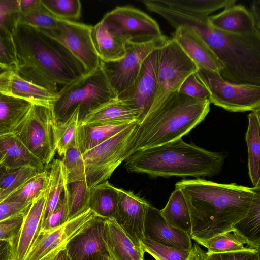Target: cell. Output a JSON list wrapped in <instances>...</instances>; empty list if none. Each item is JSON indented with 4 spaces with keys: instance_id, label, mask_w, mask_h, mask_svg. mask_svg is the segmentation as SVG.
Wrapping results in <instances>:
<instances>
[{
    "instance_id": "7",
    "label": "cell",
    "mask_w": 260,
    "mask_h": 260,
    "mask_svg": "<svg viewBox=\"0 0 260 260\" xmlns=\"http://www.w3.org/2000/svg\"><path fill=\"white\" fill-rule=\"evenodd\" d=\"M56 124L52 107L34 104L13 133L45 166L56 151Z\"/></svg>"
},
{
    "instance_id": "54",
    "label": "cell",
    "mask_w": 260,
    "mask_h": 260,
    "mask_svg": "<svg viewBox=\"0 0 260 260\" xmlns=\"http://www.w3.org/2000/svg\"><path fill=\"white\" fill-rule=\"evenodd\" d=\"M255 249L257 253V259L260 260V247H256L254 248Z\"/></svg>"
},
{
    "instance_id": "9",
    "label": "cell",
    "mask_w": 260,
    "mask_h": 260,
    "mask_svg": "<svg viewBox=\"0 0 260 260\" xmlns=\"http://www.w3.org/2000/svg\"><path fill=\"white\" fill-rule=\"evenodd\" d=\"M196 75L209 91L211 103L233 112L260 108V86L232 83L219 72L203 68H198Z\"/></svg>"
},
{
    "instance_id": "44",
    "label": "cell",
    "mask_w": 260,
    "mask_h": 260,
    "mask_svg": "<svg viewBox=\"0 0 260 260\" xmlns=\"http://www.w3.org/2000/svg\"><path fill=\"white\" fill-rule=\"evenodd\" d=\"M17 59L12 35L0 32V70L16 71Z\"/></svg>"
},
{
    "instance_id": "38",
    "label": "cell",
    "mask_w": 260,
    "mask_h": 260,
    "mask_svg": "<svg viewBox=\"0 0 260 260\" xmlns=\"http://www.w3.org/2000/svg\"><path fill=\"white\" fill-rule=\"evenodd\" d=\"M49 178V171L46 169L39 172L6 200L25 203L32 202L47 188Z\"/></svg>"
},
{
    "instance_id": "33",
    "label": "cell",
    "mask_w": 260,
    "mask_h": 260,
    "mask_svg": "<svg viewBox=\"0 0 260 260\" xmlns=\"http://www.w3.org/2000/svg\"><path fill=\"white\" fill-rule=\"evenodd\" d=\"M159 5L182 13L209 16L221 8L235 5L236 0H154Z\"/></svg>"
},
{
    "instance_id": "25",
    "label": "cell",
    "mask_w": 260,
    "mask_h": 260,
    "mask_svg": "<svg viewBox=\"0 0 260 260\" xmlns=\"http://www.w3.org/2000/svg\"><path fill=\"white\" fill-rule=\"evenodd\" d=\"M91 37L102 61H116L126 54V42L110 29L102 20L92 26Z\"/></svg>"
},
{
    "instance_id": "3",
    "label": "cell",
    "mask_w": 260,
    "mask_h": 260,
    "mask_svg": "<svg viewBox=\"0 0 260 260\" xmlns=\"http://www.w3.org/2000/svg\"><path fill=\"white\" fill-rule=\"evenodd\" d=\"M209 99L191 97L178 91L172 92L150 109L138 124L126 152H135L182 138L202 122L210 110Z\"/></svg>"
},
{
    "instance_id": "37",
    "label": "cell",
    "mask_w": 260,
    "mask_h": 260,
    "mask_svg": "<svg viewBox=\"0 0 260 260\" xmlns=\"http://www.w3.org/2000/svg\"><path fill=\"white\" fill-rule=\"evenodd\" d=\"M62 160L67 170L68 185L85 183V166L82 154L79 148L77 137L70 146Z\"/></svg>"
},
{
    "instance_id": "30",
    "label": "cell",
    "mask_w": 260,
    "mask_h": 260,
    "mask_svg": "<svg viewBox=\"0 0 260 260\" xmlns=\"http://www.w3.org/2000/svg\"><path fill=\"white\" fill-rule=\"evenodd\" d=\"M47 199L41 228L49 216L56 210L64 190L68 185L67 172L62 160L59 159L53 160L50 166Z\"/></svg>"
},
{
    "instance_id": "20",
    "label": "cell",
    "mask_w": 260,
    "mask_h": 260,
    "mask_svg": "<svg viewBox=\"0 0 260 260\" xmlns=\"http://www.w3.org/2000/svg\"><path fill=\"white\" fill-rule=\"evenodd\" d=\"M0 93L50 107H52L58 96V94L23 79L15 72L3 70H0Z\"/></svg>"
},
{
    "instance_id": "24",
    "label": "cell",
    "mask_w": 260,
    "mask_h": 260,
    "mask_svg": "<svg viewBox=\"0 0 260 260\" xmlns=\"http://www.w3.org/2000/svg\"><path fill=\"white\" fill-rule=\"evenodd\" d=\"M105 241L113 260H144L145 251L136 245L115 218L105 219Z\"/></svg>"
},
{
    "instance_id": "4",
    "label": "cell",
    "mask_w": 260,
    "mask_h": 260,
    "mask_svg": "<svg viewBox=\"0 0 260 260\" xmlns=\"http://www.w3.org/2000/svg\"><path fill=\"white\" fill-rule=\"evenodd\" d=\"M225 156L207 150L182 138L157 146L139 150L129 155L124 167L129 173L151 177H213L222 169Z\"/></svg>"
},
{
    "instance_id": "45",
    "label": "cell",
    "mask_w": 260,
    "mask_h": 260,
    "mask_svg": "<svg viewBox=\"0 0 260 260\" xmlns=\"http://www.w3.org/2000/svg\"><path fill=\"white\" fill-rule=\"evenodd\" d=\"M30 206L20 213L0 221V240L11 243L18 234Z\"/></svg>"
},
{
    "instance_id": "51",
    "label": "cell",
    "mask_w": 260,
    "mask_h": 260,
    "mask_svg": "<svg viewBox=\"0 0 260 260\" xmlns=\"http://www.w3.org/2000/svg\"><path fill=\"white\" fill-rule=\"evenodd\" d=\"M41 2V0H19L20 12L26 11Z\"/></svg>"
},
{
    "instance_id": "50",
    "label": "cell",
    "mask_w": 260,
    "mask_h": 260,
    "mask_svg": "<svg viewBox=\"0 0 260 260\" xmlns=\"http://www.w3.org/2000/svg\"><path fill=\"white\" fill-rule=\"evenodd\" d=\"M250 11L254 16L256 28L260 31V0H255L251 3Z\"/></svg>"
},
{
    "instance_id": "29",
    "label": "cell",
    "mask_w": 260,
    "mask_h": 260,
    "mask_svg": "<svg viewBox=\"0 0 260 260\" xmlns=\"http://www.w3.org/2000/svg\"><path fill=\"white\" fill-rule=\"evenodd\" d=\"M253 197L246 215L233 226V231L243 237L248 247H260V183L251 187Z\"/></svg>"
},
{
    "instance_id": "55",
    "label": "cell",
    "mask_w": 260,
    "mask_h": 260,
    "mask_svg": "<svg viewBox=\"0 0 260 260\" xmlns=\"http://www.w3.org/2000/svg\"><path fill=\"white\" fill-rule=\"evenodd\" d=\"M109 260H113L112 259H109Z\"/></svg>"
},
{
    "instance_id": "14",
    "label": "cell",
    "mask_w": 260,
    "mask_h": 260,
    "mask_svg": "<svg viewBox=\"0 0 260 260\" xmlns=\"http://www.w3.org/2000/svg\"><path fill=\"white\" fill-rule=\"evenodd\" d=\"M53 29H38L58 40L84 65L87 73L96 69L101 63L93 45L91 30L92 26L57 18Z\"/></svg>"
},
{
    "instance_id": "11",
    "label": "cell",
    "mask_w": 260,
    "mask_h": 260,
    "mask_svg": "<svg viewBox=\"0 0 260 260\" xmlns=\"http://www.w3.org/2000/svg\"><path fill=\"white\" fill-rule=\"evenodd\" d=\"M169 39L164 35L143 43H126V54L121 59L101 63L116 97L129 87L137 77L146 57L162 47Z\"/></svg>"
},
{
    "instance_id": "36",
    "label": "cell",
    "mask_w": 260,
    "mask_h": 260,
    "mask_svg": "<svg viewBox=\"0 0 260 260\" xmlns=\"http://www.w3.org/2000/svg\"><path fill=\"white\" fill-rule=\"evenodd\" d=\"M0 202L6 200L40 172L29 167L13 169L0 168Z\"/></svg>"
},
{
    "instance_id": "12",
    "label": "cell",
    "mask_w": 260,
    "mask_h": 260,
    "mask_svg": "<svg viewBox=\"0 0 260 260\" xmlns=\"http://www.w3.org/2000/svg\"><path fill=\"white\" fill-rule=\"evenodd\" d=\"M102 20L126 42L147 43L164 36L156 21L132 6L117 7L105 15Z\"/></svg>"
},
{
    "instance_id": "2",
    "label": "cell",
    "mask_w": 260,
    "mask_h": 260,
    "mask_svg": "<svg viewBox=\"0 0 260 260\" xmlns=\"http://www.w3.org/2000/svg\"><path fill=\"white\" fill-rule=\"evenodd\" d=\"M12 37L17 59L16 73L54 94L87 73L66 47L36 28L17 23Z\"/></svg>"
},
{
    "instance_id": "21",
    "label": "cell",
    "mask_w": 260,
    "mask_h": 260,
    "mask_svg": "<svg viewBox=\"0 0 260 260\" xmlns=\"http://www.w3.org/2000/svg\"><path fill=\"white\" fill-rule=\"evenodd\" d=\"M174 39L198 68H203L219 72L223 66L209 45L196 32L185 26L175 28Z\"/></svg>"
},
{
    "instance_id": "15",
    "label": "cell",
    "mask_w": 260,
    "mask_h": 260,
    "mask_svg": "<svg viewBox=\"0 0 260 260\" xmlns=\"http://www.w3.org/2000/svg\"><path fill=\"white\" fill-rule=\"evenodd\" d=\"M96 217L98 216L88 208L56 229L40 233L24 260H52Z\"/></svg>"
},
{
    "instance_id": "41",
    "label": "cell",
    "mask_w": 260,
    "mask_h": 260,
    "mask_svg": "<svg viewBox=\"0 0 260 260\" xmlns=\"http://www.w3.org/2000/svg\"><path fill=\"white\" fill-rule=\"evenodd\" d=\"M141 247L155 260H186L191 251V249L170 247L145 238L141 242Z\"/></svg>"
},
{
    "instance_id": "22",
    "label": "cell",
    "mask_w": 260,
    "mask_h": 260,
    "mask_svg": "<svg viewBox=\"0 0 260 260\" xmlns=\"http://www.w3.org/2000/svg\"><path fill=\"white\" fill-rule=\"evenodd\" d=\"M29 167L41 172L45 166L13 133L0 135V168Z\"/></svg>"
},
{
    "instance_id": "17",
    "label": "cell",
    "mask_w": 260,
    "mask_h": 260,
    "mask_svg": "<svg viewBox=\"0 0 260 260\" xmlns=\"http://www.w3.org/2000/svg\"><path fill=\"white\" fill-rule=\"evenodd\" d=\"M118 201L115 219L138 247L145 238L144 222L148 202L130 191L117 188Z\"/></svg>"
},
{
    "instance_id": "43",
    "label": "cell",
    "mask_w": 260,
    "mask_h": 260,
    "mask_svg": "<svg viewBox=\"0 0 260 260\" xmlns=\"http://www.w3.org/2000/svg\"><path fill=\"white\" fill-rule=\"evenodd\" d=\"M20 12L19 0H0V32L12 35Z\"/></svg>"
},
{
    "instance_id": "46",
    "label": "cell",
    "mask_w": 260,
    "mask_h": 260,
    "mask_svg": "<svg viewBox=\"0 0 260 260\" xmlns=\"http://www.w3.org/2000/svg\"><path fill=\"white\" fill-rule=\"evenodd\" d=\"M178 91L196 99L209 100V91L198 79L196 73L190 75L185 79Z\"/></svg>"
},
{
    "instance_id": "5",
    "label": "cell",
    "mask_w": 260,
    "mask_h": 260,
    "mask_svg": "<svg viewBox=\"0 0 260 260\" xmlns=\"http://www.w3.org/2000/svg\"><path fill=\"white\" fill-rule=\"evenodd\" d=\"M193 30L209 45L222 64L220 73L229 82L260 86V31L236 34L197 21Z\"/></svg>"
},
{
    "instance_id": "18",
    "label": "cell",
    "mask_w": 260,
    "mask_h": 260,
    "mask_svg": "<svg viewBox=\"0 0 260 260\" xmlns=\"http://www.w3.org/2000/svg\"><path fill=\"white\" fill-rule=\"evenodd\" d=\"M47 194V188L32 202L18 234L12 242L8 244V260L25 259L39 236Z\"/></svg>"
},
{
    "instance_id": "34",
    "label": "cell",
    "mask_w": 260,
    "mask_h": 260,
    "mask_svg": "<svg viewBox=\"0 0 260 260\" xmlns=\"http://www.w3.org/2000/svg\"><path fill=\"white\" fill-rule=\"evenodd\" d=\"M246 142L248 153V173L253 187L260 183V131L258 119L252 111L248 116Z\"/></svg>"
},
{
    "instance_id": "53",
    "label": "cell",
    "mask_w": 260,
    "mask_h": 260,
    "mask_svg": "<svg viewBox=\"0 0 260 260\" xmlns=\"http://www.w3.org/2000/svg\"><path fill=\"white\" fill-rule=\"evenodd\" d=\"M257 118L258 124H259V131H260V108H258L257 109L254 110L253 111Z\"/></svg>"
},
{
    "instance_id": "27",
    "label": "cell",
    "mask_w": 260,
    "mask_h": 260,
    "mask_svg": "<svg viewBox=\"0 0 260 260\" xmlns=\"http://www.w3.org/2000/svg\"><path fill=\"white\" fill-rule=\"evenodd\" d=\"M33 105L27 100L0 93V135L13 133Z\"/></svg>"
},
{
    "instance_id": "8",
    "label": "cell",
    "mask_w": 260,
    "mask_h": 260,
    "mask_svg": "<svg viewBox=\"0 0 260 260\" xmlns=\"http://www.w3.org/2000/svg\"><path fill=\"white\" fill-rule=\"evenodd\" d=\"M134 122L125 129L82 154L88 191L110 178L115 170L126 159V152L137 125Z\"/></svg>"
},
{
    "instance_id": "39",
    "label": "cell",
    "mask_w": 260,
    "mask_h": 260,
    "mask_svg": "<svg viewBox=\"0 0 260 260\" xmlns=\"http://www.w3.org/2000/svg\"><path fill=\"white\" fill-rule=\"evenodd\" d=\"M79 123V109L77 108L66 120L57 122L56 152L63 157L71 144L77 138V129Z\"/></svg>"
},
{
    "instance_id": "40",
    "label": "cell",
    "mask_w": 260,
    "mask_h": 260,
    "mask_svg": "<svg viewBox=\"0 0 260 260\" xmlns=\"http://www.w3.org/2000/svg\"><path fill=\"white\" fill-rule=\"evenodd\" d=\"M17 23L38 29H53L57 27V19L41 2L26 11L20 12Z\"/></svg>"
},
{
    "instance_id": "42",
    "label": "cell",
    "mask_w": 260,
    "mask_h": 260,
    "mask_svg": "<svg viewBox=\"0 0 260 260\" xmlns=\"http://www.w3.org/2000/svg\"><path fill=\"white\" fill-rule=\"evenodd\" d=\"M41 4L55 17L71 20L81 15V4L79 0H41Z\"/></svg>"
},
{
    "instance_id": "26",
    "label": "cell",
    "mask_w": 260,
    "mask_h": 260,
    "mask_svg": "<svg viewBox=\"0 0 260 260\" xmlns=\"http://www.w3.org/2000/svg\"><path fill=\"white\" fill-rule=\"evenodd\" d=\"M137 122L134 112L117 99L106 104L87 115L80 123L88 125H118Z\"/></svg>"
},
{
    "instance_id": "52",
    "label": "cell",
    "mask_w": 260,
    "mask_h": 260,
    "mask_svg": "<svg viewBox=\"0 0 260 260\" xmlns=\"http://www.w3.org/2000/svg\"><path fill=\"white\" fill-rule=\"evenodd\" d=\"M52 260H70L68 256L66 249L59 252Z\"/></svg>"
},
{
    "instance_id": "6",
    "label": "cell",
    "mask_w": 260,
    "mask_h": 260,
    "mask_svg": "<svg viewBox=\"0 0 260 260\" xmlns=\"http://www.w3.org/2000/svg\"><path fill=\"white\" fill-rule=\"evenodd\" d=\"M52 109L57 122L68 119L79 109V122L99 107L117 100L100 65L66 86L57 93Z\"/></svg>"
},
{
    "instance_id": "13",
    "label": "cell",
    "mask_w": 260,
    "mask_h": 260,
    "mask_svg": "<svg viewBox=\"0 0 260 260\" xmlns=\"http://www.w3.org/2000/svg\"><path fill=\"white\" fill-rule=\"evenodd\" d=\"M159 49L146 57L134 82L117 96L132 110L138 124L146 116L155 98Z\"/></svg>"
},
{
    "instance_id": "49",
    "label": "cell",
    "mask_w": 260,
    "mask_h": 260,
    "mask_svg": "<svg viewBox=\"0 0 260 260\" xmlns=\"http://www.w3.org/2000/svg\"><path fill=\"white\" fill-rule=\"evenodd\" d=\"M207 252L203 250L197 243L192 245L190 253L186 260H206Z\"/></svg>"
},
{
    "instance_id": "1",
    "label": "cell",
    "mask_w": 260,
    "mask_h": 260,
    "mask_svg": "<svg viewBox=\"0 0 260 260\" xmlns=\"http://www.w3.org/2000/svg\"><path fill=\"white\" fill-rule=\"evenodd\" d=\"M175 188L182 192L189 208L191 239L206 240L233 231L246 215L253 197L251 187L201 178L182 180Z\"/></svg>"
},
{
    "instance_id": "32",
    "label": "cell",
    "mask_w": 260,
    "mask_h": 260,
    "mask_svg": "<svg viewBox=\"0 0 260 260\" xmlns=\"http://www.w3.org/2000/svg\"><path fill=\"white\" fill-rule=\"evenodd\" d=\"M160 212L171 225L190 236L192 224L190 212L184 197L179 189L175 188Z\"/></svg>"
},
{
    "instance_id": "48",
    "label": "cell",
    "mask_w": 260,
    "mask_h": 260,
    "mask_svg": "<svg viewBox=\"0 0 260 260\" xmlns=\"http://www.w3.org/2000/svg\"><path fill=\"white\" fill-rule=\"evenodd\" d=\"M31 203L5 200L0 202V221L21 212L27 208Z\"/></svg>"
},
{
    "instance_id": "19",
    "label": "cell",
    "mask_w": 260,
    "mask_h": 260,
    "mask_svg": "<svg viewBox=\"0 0 260 260\" xmlns=\"http://www.w3.org/2000/svg\"><path fill=\"white\" fill-rule=\"evenodd\" d=\"M145 238L176 248L190 250L192 244L190 235L169 223L160 210L148 203L144 222Z\"/></svg>"
},
{
    "instance_id": "16",
    "label": "cell",
    "mask_w": 260,
    "mask_h": 260,
    "mask_svg": "<svg viewBox=\"0 0 260 260\" xmlns=\"http://www.w3.org/2000/svg\"><path fill=\"white\" fill-rule=\"evenodd\" d=\"M105 221L96 217L69 242L66 250L70 260L112 259L105 241Z\"/></svg>"
},
{
    "instance_id": "10",
    "label": "cell",
    "mask_w": 260,
    "mask_h": 260,
    "mask_svg": "<svg viewBox=\"0 0 260 260\" xmlns=\"http://www.w3.org/2000/svg\"><path fill=\"white\" fill-rule=\"evenodd\" d=\"M198 70L179 45L172 38L169 39L159 49L157 88L151 108L160 104L172 92L178 91L185 79Z\"/></svg>"
},
{
    "instance_id": "28",
    "label": "cell",
    "mask_w": 260,
    "mask_h": 260,
    "mask_svg": "<svg viewBox=\"0 0 260 260\" xmlns=\"http://www.w3.org/2000/svg\"><path fill=\"white\" fill-rule=\"evenodd\" d=\"M117 188L108 181L94 186L88 193V208L98 217L115 218L118 201Z\"/></svg>"
},
{
    "instance_id": "23",
    "label": "cell",
    "mask_w": 260,
    "mask_h": 260,
    "mask_svg": "<svg viewBox=\"0 0 260 260\" xmlns=\"http://www.w3.org/2000/svg\"><path fill=\"white\" fill-rule=\"evenodd\" d=\"M208 21L212 27L231 34H248L257 29L252 13L242 5L235 4L209 16Z\"/></svg>"
},
{
    "instance_id": "47",
    "label": "cell",
    "mask_w": 260,
    "mask_h": 260,
    "mask_svg": "<svg viewBox=\"0 0 260 260\" xmlns=\"http://www.w3.org/2000/svg\"><path fill=\"white\" fill-rule=\"evenodd\" d=\"M257 253L255 249L220 253H207L206 260H257Z\"/></svg>"
},
{
    "instance_id": "31",
    "label": "cell",
    "mask_w": 260,
    "mask_h": 260,
    "mask_svg": "<svg viewBox=\"0 0 260 260\" xmlns=\"http://www.w3.org/2000/svg\"><path fill=\"white\" fill-rule=\"evenodd\" d=\"M131 124L88 125L79 123L77 137L81 153L83 154L97 146L120 132Z\"/></svg>"
},
{
    "instance_id": "35",
    "label": "cell",
    "mask_w": 260,
    "mask_h": 260,
    "mask_svg": "<svg viewBox=\"0 0 260 260\" xmlns=\"http://www.w3.org/2000/svg\"><path fill=\"white\" fill-rule=\"evenodd\" d=\"M197 243L207 249V254L247 251L252 248L244 246L245 239L234 231L224 232L210 239H193Z\"/></svg>"
}]
</instances>
